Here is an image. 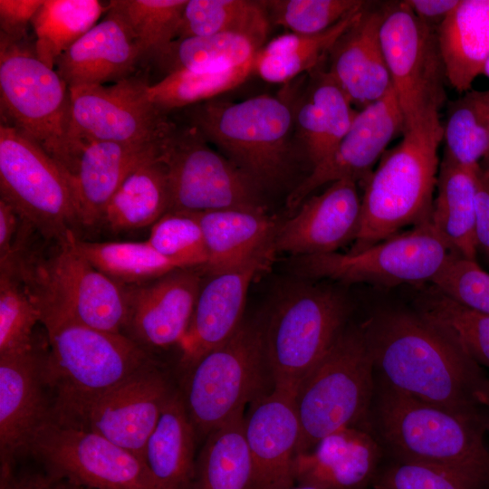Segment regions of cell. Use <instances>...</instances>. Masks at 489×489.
Here are the masks:
<instances>
[{
  "instance_id": "28",
  "label": "cell",
  "mask_w": 489,
  "mask_h": 489,
  "mask_svg": "<svg viewBox=\"0 0 489 489\" xmlns=\"http://www.w3.org/2000/svg\"><path fill=\"white\" fill-rule=\"evenodd\" d=\"M196 215L207 251L202 268L206 274L239 268L275 251L278 227L265 211L221 209Z\"/></svg>"
},
{
  "instance_id": "47",
  "label": "cell",
  "mask_w": 489,
  "mask_h": 489,
  "mask_svg": "<svg viewBox=\"0 0 489 489\" xmlns=\"http://www.w3.org/2000/svg\"><path fill=\"white\" fill-rule=\"evenodd\" d=\"M489 485L463 473L427 464L400 461L373 479V489H486Z\"/></svg>"
},
{
  "instance_id": "18",
  "label": "cell",
  "mask_w": 489,
  "mask_h": 489,
  "mask_svg": "<svg viewBox=\"0 0 489 489\" xmlns=\"http://www.w3.org/2000/svg\"><path fill=\"white\" fill-rule=\"evenodd\" d=\"M404 119L393 88L380 100L359 110L333 150L290 194V209L317 188L342 179L362 184L375 168L390 141L403 135Z\"/></svg>"
},
{
  "instance_id": "5",
  "label": "cell",
  "mask_w": 489,
  "mask_h": 489,
  "mask_svg": "<svg viewBox=\"0 0 489 489\" xmlns=\"http://www.w3.org/2000/svg\"><path fill=\"white\" fill-rule=\"evenodd\" d=\"M374 373L363 325L345 327L295 392L301 426L296 454L311 450L340 428L369 429Z\"/></svg>"
},
{
  "instance_id": "29",
  "label": "cell",
  "mask_w": 489,
  "mask_h": 489,
  "mask_svg": "<svg viewBox=\"0 0 489 489\" xmlns=\"http://www.w3.org/2000/svg\"><path fill=\"white\" fill-rule=\"evenodd\" d=\"M311 76L307 90L292 110L294 124L313 168L333 150L358 110L327 69L318 66Z\"/></svg>"
},
{
  "instance_id": "12",
  "label": "cell",
  "mask_w": 489,
  "mask_h": 489,
  "mask_svg": "<svg viewBox=\"0 0 489 489\" xmlns=\"http://www.w3.org/2000/svg\"><path fill=\"white\" fill-rule=\"evenodd\" d=\"M158 155L168 174V212L265 211L259 187L211 149L195 127L179 129L172 124L161 139Z\"/></svg>"
},
{
  "instance_id": "56",
  "label": "cell",
  "mask_w": 489,
  "mask_h": 489,
  "mask_svg": "<svg viewBox=\"0 0 489 489\" xmlns=\"http://www.w3.org/2000/svg\"><path fill=\"white\" fill-rule=\"evenodd\" d=\"M482 74L485 75L489 79V58L485 62Z\"/></svg>"
},
{
  "instance_id": "16",
  "label": "cell",
  "mask_w": 489,
  "mask_h": 489,
  "mask_svg": "<svg viewBox=\"0 0 489 489\" xmlns=\"http://www.w3.org/2000/svg\"><path fill=\"white\" fill-rule=\"evenodd\" d=\"M149 83L128 77L112 85L70 88L72 135L89 140L159 144L173 123L150 101Z\"/></svg>"
},
{
  "instance_id": "43",
  "label": "cell",
  "mask_w": 489,
  "mask_h": 489,
  "mask_svg": "<svg viewBox=\"0 0 489 489\" xmlns=\"http://www.w3.org/2000/svg\"><path fill=\"white\" fill-rule=\"evenodd\" d=\"M455 340L480 366L489 369V314L465 307L437 290L418 312Z\"/></svg>"
},
{
  "instance_id": "20",
  "label": "cell",
  "mask_w": 489,
  "mask_h": 489,
  "mask_svg": "<svg viewBox=\"0 0 489 489\" xmlns=\"http://www.w3.org/2000/svg\"><path fill=\"white\" fill-rule=\"evenodd\" d=\"M45 353L34 344L26 351L0 356L1 479L14 471L32 436L51 418L43 371Z\"/></svg>"
},
{
  "instance_id": "8",
  "label": "cell",
  "mask_w": 489,
  "mask_h": 489,
  "mask_svg": "<svg viewBox=\"0 0 489 489\" xmlns=\"http://www.w3.org/2000/svg\"><path fill=\"white\" fill-rule=\"evenodd\" d=\"M189 119L258 187L284 174L294 117L283 98L262 94L236 102L215 98L191 106Z\"/></svg>"
},
{
  "instance_id": "14",
  "label": "cell",
  "mask_w": 489,
  "mask_h": 489,
  "mask_svg": "<svg viewBox=\"0 0 489 489\" xmlns=\"http://www.w3.org/2000/svg\"><path fill=\"white\" fill-rule=\"evenodd\" d=\"M24 455L39 460L45 472L87 489H158L141 457L87 428L51 418Z\"/></svg>"
},
{
  "instance_id": "7",
  "label": "cell",
  "mask_w": 489,
  "mask_h": 489,
  "mask_svg": "<svg viewBox=\"0 0 489 489\" xmlns=\"http://www.w3.org/2000/svg\"><path fill=\"white\" fill-rule=\"evenodd\" d=\"M178 388L197 443L269 391L262 323L244 321L226 341L209 350L181 375Z\"/></svg>"
},
{
  "instance_id": "55",
  "label": "cell",
  "mask_w": 489,
  "mask_h": 489,
  "mask_svg": "<svg viewBox=\"0 0 489 489\" xmlns=\"http://www.w3.org/2000/svg\"><path fill=\"white\" fill-rule=\"evenodd\" d=\"M285 489H321V488L314 487V486H312V485L294 484L293 485H292V486H290L288 488H285Z\"/></svg>"
},
{
  "instance_id": "34",
  "label": "cell",
  "mask_w": 489,
  "mask_h": 489,
  "mask_svg": "<svg viewBox=\"0 0 489 489\" xmlns=\"http://www.w3.org/2000/svg\"><path fill=\"white\" fill-rule=\"evenodd\" d=\"M363 7L323 33H287L273 38L256 53L254 73L271 83H286L296 76L311 72L328 56L336 41L356 21Z\"/></svg>"
},
{
  "instance_id": "22",
  "label": "cell",
  "mask_w": 489,
  "mask_h": 489,
  "mask_svg": "<svg viewBox=\"0 0 489 489\" xmlns=\"http://www.w3.org/2000/svg\"><path fill=\"white\" fill-rule=\"evenodd\" d=\"M294 393L273 388L249 404L244 430L253 462L252 489H285L295 484L293 460L301 434Z\"/></svg>"
},
{
  "instance_id": "44",
  "label": "cell",
  "mask_w": 489,
  "mask_h": 489,
  "mask_svg": "<svg viewBox=\"0 0 489 489\" xmlns=\"http://www.w3.org/2000/svg\"><path fill=\"white\" fill-rule=\"evenodd\" d=\"M37 322L41 323V311L28 286L0 273V356L32 349Z\"/></svg>"
},
{
  "instance_id": "40",
  "label": "cell",
  "mask_w": 489,
  "mask_h": 489,
  "mask_svg": "<svg viewBox=\"0 0 489 489\" xmlns=\"http://www.w3.org/2000/svg\"><path fill=\"white\" fill-rule=\"evenodd\" d=\"M442 123L444 155L456 164L476 168L489 142V89L469 90L449 102Z\"/></svg>"
},
{
  "instance_id": "49",
  "label": "cell",
  "mask_w": 489,
  "mask_h": 489,
  "mask_svg": "<svg viewBox=\"0 0 489 489\" xmlns=\"http://www.w3.org/2000/svg\"><path fill=\"white\" fill-rule=\"evenodd\" d=\"M43 0H0L1 35L22 42Z\"/></svg>"
},
{
  "instance_id": "1",
  "label": "cell",
  "mask_w": 489,
  "mask_h": 489,
  "mask_svg": "<svg viewBox=\"0 0 489 489\" xmlns=\"http://www.w3.org/2000/svg\"><path fill=\"white\" fill-rule=\"evenodd\" d=\"M363 328L380 384L455 413H486L489 379L455 340L419 313L383 312Z\"/></svg>"
},
{
  "instance_id": "4",
  "label": "cell",
  "mask_w": 489,
  "mask_h": 489,
  "mask_svg": "<svg viewBox=\"0 0 489 489\" xmlns=\"http://www.w3.org/2000/svg\"><path fill=\"white\" fill-rule=\"evenodd\" d=\"M442 123L408 129L361 184L360 225L350 252L431 220Z\"/></svg>"
},
{
  "instance_id": "15",
  "label": "cell",
  "mask_w": 489,
  "mask_h": 489,
  "mask_svg": "<svg viewBox=\"0 0 489 489\" xmlns=\"http://www.w3.org/2000/svg\"><path fill=\"white\" fill-rule=\"evenodd\" d=\"M66 240L36 268L27 286L38 304L89 327L123 333L128 321L125 286L94 267Z\"/></svg>"
},
{
  "instance_id": "39",
  "label": "cell",
  "mask_w": 489,
  "mask_h": 489,
  "mask_svg": "<svg viewBox=\"0 0 489 489\" xmlns=\"http://www.w3.org/2000/svg\"><path fill=\"white\" fill-rule=\"evenodd\" d=\"M75 249L116 283H144L181 269L144 242H88L72 237Z\"/></svg>"
},
{
  "instance_id": "10",
  "label": "cell",
  "mask_w": 489,
  "mask_h": 489,
  "mask_svg": "<svg viewBox=\"0 0 489 489\" xmlns=\"http://www.w3.org/2000/svg\"><path fill=\"white\" fill-rule=\"evenodd\" d=\"M72 177L36 142L0 126V195L46 240L61 243L82 225Z\"/></svg>"
},
{
  "instance_id": "31",
  "label": "cell",
  "mask_w": 489,
  "mask_h": 489,
  "mask_svg": "<svg viewBox=\"0 0 489 489\" xmlns=\"http://www.w3.org/2000/svg\"><path fill=\"white\" fill-rule=\"evenodd\" d=\"M436 35L447 82L469 91L489 58V0H460Z\"/></svg>"
},
{
  "instance_id": "41",
  "label": "cell",
  "mask_w": 489,
  "mask_h": 489,
  "mask_svg": "<svg viewBox=\"0 0 489 489\" xmlns=\"http://www.w3.org/2000/svg\"><path fill=\"white\" fill-rule=\"evenodd\" d=\"M254 60L222 72L178 70L149 84L150 101L161 111L193 106L215 98L244 83L254 73Z\"/></svg>"
},
{
  "instance_id": "11",
  "label": "cell",
  "mask_w": 489,
  "mask_h": 489,
  "mask_svg": "<svg viewBox=\"0 0 489 489\" xmlns=\"http://www.w3.org/2000/svg\"><path fill=\"white\" fill-rule=\"evenodd\" d=\"M382 9L380 42L404 131L441 124L447 80L436 29L417 18L405 1Z\"/></svg>"
},
{
  "instance_id": "46",
  "label": "cell",
  "mask_w": 489,
  "mask_h": 489,
  "mask_svg": "<svg viewBox=\"0 0 489 489\" xmlns=\"http://www.w3.org/2000/svg\"><path fill=\"white\" fill-rule=\"evenodd\" d=\"M275 24L300 34L323 33L366 4L360 0L263 1Z\"/></svg>"
},
{
  "instance_id": "38",
  "label": "cell",
  "mask_w": 489,
  "mask_h": 489,
  "mask_svg": "<svg viewBox=\"0 0 489 489\" xmlns=\"http://www.w3.org/2000/svg\"><path fill=\"white\" fill-rule=\"evenodd\" d=\"M268 31L269 14L263 1L187 0L177 39L238 33L264 43Z\"/></svg>"
},
{
  "instance_id": "3",
  "label": "cell",
  "mask_w": 489,
  "mask_h": 489,
  "mask_svg": "<svg viewBox=\"0 0 489 489\" xmlns=\"http://www.w3.org/2000/svg\"><path fill=\"white\" fill-rule=\"evenodd\" d=\"M369 419L397 460L449 468L489 485L487 413H455L379 384Z\"/></svg>"
},
{
  "instance_id": "26",
  "label": "cell",
  "mask_w": 489,
  "mask_h": 489,
  "mask_svg": "<svg viewBox=\"0 0 489 489\" xmlns=\"http://www.w3.org/2000/svg\"><path fill=\"white\" fill-rule=\"evenodd\" d=\"M142 57L123 20L111 9L56 61L54 69L69 88L101 85L129 77Z\"/></svg>"
},
{
  "instance_id": "13",
  "label": "cell",
  "mask_w": 489,
  "mask_h": 489,
  "mask_svg": "<svg viewBox=\"0 0 489 489\" xmlns=\"http://www.w3.org/2000/svg\"><path fill=\"white\" fill-rule=\"evenodd\" d=\"M451 253L427 222L358 252L301 256L297 265L311 277L393 287L432 283Z\"/></svg>"
},
{
  "instance_id": "54",
  "label": "cell",
  "mask_w": 489,
  "mask_h": 489,
  "mask_svg": "<svg viewBox=\"0 0 489 489\" xmlns=\"http://www.w3.org/2000/svg\"><path fill=\"white\" fill-rule=\"evenodd\" d=\"M480 166L485 170L489 171V142H488V149H487L486 154L484 159L482 160Z\"/></svg>"
},
{
  "instance_id": "27",
  "label": "cell",
  "mask_w": 489,
  "mask_h": 489,
  "mask_svg": "<svg viewBox=\"0 0 489 489\" xmlns=\"http://www.w3.org/2000/svg\"><path fill=\"white\" fill-rule=\"evenodd\" d=\"M159 144L102 140L82 143L78 169L72 178L82 225H98L104 208L122 182L139 166L158 154Z\"/></svg>"
},
{
  "instance_id": "23",
  "label": "cell",
  "mask_w": 489,
  "mask_h": 489,
  "mask_svg": "<svg viewBox=\"0 0 489 489\" xmlns=\"http://www.w3.org/2000/svg\"><path fill=\"white\" fill-rule=\"evenodd\" d=\"M358 183L342 179L306 198L296 214L277 229L275 251L313 255L337 252L355 241L360 225Z\"/></svg>"
},
{
  "instance_id": "42",
  "label": "cell",
  "mask_w": 489,
  "mask_h": 489,
  "mask_svg": "<svg viewBox=\"0 0 489 489\" xmlns=\"http://www.w3.org/2000/svg\"><path fill=\"white\" fill-rule=\"evenodd\" d=\"M187 0H113L110 9L126 24L141 55L153 58L177 38Z\"/></svg>"
},
{
  "instance_id": "52",
  "label": "cell",
  "mask_w": 489,
  "mask_h": 489,
  "mask_svg": "<svg viewBox=\"0 0 489 489\" xmlns=\"http://www.w3.org/2000/svg\"><path fill=\"white\" fill-rule=\"evenodd\" d=\"M405 2L417 18L436 29L457 6L460 0H407Z\"/></svg>"
},
{
  "instance_id": "45",
  "label": "cell",
  "mask_w": 489,
  "mask_h": 489,
  "mask_svg": "<svg viewBox=\"0 0 489 489\" xmlns=\"http://www.w3.org/2000/svg\"><path fill=\"white\" fill-rule=\"evenodd\" d=\"M146 241L181 269H202L207 263L204 235L196 213H166L150 227Z\"/></svg>"
},
{
  "instance_id": "24",
  "label": "cell",
  "mask_w": 489,
  "mask_h": 489,
  "mask_svg": "<svg viewBox=\"0 0 489 489\" xmlns=\"http://www.w3.org/2000/svg\"><path fill=\"white\" fill-rule=\"evenodd\" d=\"M379 440L365 427H347L295 454V484L321 489H362L373 481L380 458Z\"/></svg>"
},
{
  "instance_id": "2",
  "label": "cell",
  "mask_w": 489,
  "mask_h": 489,
  "mask_svg": "<svg viewBox=\"0 0 489 489\" xmlns=\"http://www.w3.org/2000/svg\"><path fill=\"white\" fill-rule=\"evenodd\" d=\"M49 344L43 379L51 419L79 427L92 402L139 369L156 360L123 333L97 330L38 304Z\"/></svg>"
},
{
  "instance_id": "48",
  "label": "cell",
  "mask_w": 489,
  "mask_h": 489,
  "mask_svg": "<svg viewBox=\"0 0 489 489\" xmlns=\"http://www.w3.org/2000/svg\"><path fill=\"white\" fill-rule=\"evenodd\" d=\"M432 283L442 294L472 310L489 314V273L476 261L451 253Z\"/></svg>"
},
{
  "instance_id": "50",
  "label": "cell",
  "mask_w": 489,
  "mask_h": 489,
  "mask_svg": "<svg viewBox=\"0 0 489 489\" xmlns=\"http://www.w3.org/2000/svg\"><path fill=\"white\" fill-rule=\"evenodd\" d=\"M475 244L489 264V171L481 166L476 170Z\"/></svg>"
},
{
  "instance_id": "6",
  "label": "cell",
  "mask_w": 489,
  "mask_h": 489,
  "mask_svg": "<svg viewBox=\"0 0 489 489\" xmlns=\"http://www.w3.org/2000/svg\"><path fill=\"white\" fill-rule=\"evenodd\" d=\"M1 110L17 128L54 158L72 177L81 150L72 135L70 88L34 49L1 35ZM8 124V123H7Z\"/></svg>"
},
{
  "instance_id": "51",
  "label": "cell",
  "mask_w": 489,
  "mask_h": 489,
  "mask_svg": "<svg viewBox=\"0 0 489 489\" xmlns=\"http://www.w3.org/2000/svg\"><path fill=\"white\" fill-rule=\"evenodd\" d=\"M0 481L1 489H87L45 471L41 473L14 471Z\"/></svg>"
},
{
  "instance_id": "19",
  "label": "cell",
  "mask_w": 489,
  "mask_h": 489,
  "mask_svg": "<svg viewBox=\"0 0 489 489\" xmlns=\"http://www.w3.org/2000/svg\"><path fill=\"white\" fill-rule=\"evenodd\" d=\"M203 273L201 268L177 269L125 286L128 321L124 334L150 353L178 347L192 319Z\"/></svg>"
},
{
  "instance_id": "36",
  "label": "cell",
  "mask_w": 489,
  "mask_h": 489,
  "mask_svg": "<svg viewBox=\"0 0 489 489\" xmlns=\"http://www.w3.org/2000/svg\"><path fill=\"white\" fill-rule=\"evenodd\" d=\"M264 44L238 33L176 39L154 59L168 73L178 70L222 72L254 60Z\"/></svg>"
},
{
  "instance_id": "33",
  "label": "cell",
  "mask_w": 489,
  "mask_h": 489,
  "mask_svg": "<svg viewBox=\"0 0 489 489\" xmlns=\"http://www.w3.org/2000/svg\"><path fill=\"white\" fill-rule=\"evenodd\" d=\"M158 154L126 177L107 204L98 224L110 232H127L151 227L168 212V174Z\"/></svg>"
},
{
  "instance_id": "32",
  "label": "cell",
  "mask_w": 489,
  "mask_h": 489,
  "mask_svg": "<svg viewBox=\"0 0 489 489\" xmlns=\"http://www.w3.org/2000/svg\"><path fill=\"white\" fill-rule=\"evenodd\" d=\"M478 168L462 167L443 154L430 220L452 253L473 261H476L477 257L475 217Z\"/></svg>"
},
{
  "instance_id": "21",
  "label": "cell",
  "mask_w": 489,
  "mask_h": 489,
  "mask_svg": "<svg viewBox=\"0 0 489 489\" xmlns=\"http://www.w3.org/2000/svg\"><path fill=\"white\" fill-rule=\"evenodd\" d=\"M274 251L236 269L207 274L202 282L187 331L178 346L184 373L201 356L231 338L243 323L248 289L270 265Z\"/></svg>"
},
{
  "instance_id": "53",
  "label": "cell",
  "mask_w": 489,
  "mask_h": 489,
  "mask_svg": "<svg viewBox=\"0 0 489 489\" xmlns=\"http://www.w3.org/2000/svg\"><path fill=\"white\" fill-rule=\"evenodd\" d=\"M483 404L486 409V413L488 417V429H489V382L487 384V387L485 388V391L483 397Z\"/></svg>"
},
{
  "instance_id": "9",
  "label": "cell",
  "mask_w": 489,
  "mask_h": 489,
  "mask_svg": "<svg viewBox=\"0 0 489 489\" xmlns=\"http://www.w3.org/2000/svg\"><path fill=\"white\" fill-rule=\"evenodd\" d=\"M348 307L337 292L316 286L289 291L262 324L273 388L295 394L345 328Z\"/></svg>"
},
{
  "instance_id": "37",
  "label": "cell",
  "mask_w": 489,
  "mask_h": 489,
  "mask_svg": "<svg viewBox=\"0 0 489 489\" xmlns=\"http://www.w3.org/2000/svg\"><path fill=\"white\" fill-rule=\"evenodd\" d=\"M108 10L109 4L98 0H43L31 24L37 58L54 68L57 59Z\"/></svg>"
},
{
  "instance_id": "30",
  "label": "cell",
  "mask_w": 489,
  "mask_h": 489,
  "mask_svg": "<svg viewBox=\"0 0 489 489\" xmlns=\"http://www.w3.org/2000/svg\"><path fill=\"white\" fill-rule=\"evenodd\" d=\"M197 445L177 385L143 452L158 489H197Z\"/></svg>"
},
{
  "instance_id": "35",
  "label": "cell",
  "mask_w": 489,
  "mask_h": 489,
  "mask_svg": "<svg viewBox=\"0 0 489 489\" xmlns=\"http://www.w3.org/2000/svg\"><path fill=\"white\" fill-rule=\"evenodd\" d=\"M241 410L212 431L197 455V489H252L254 469Z\"/></svg>"
},
{
  "instance_id": "17",
  "label": "cell",
  "mask_w": 489,
  "mask_h": 489,
  "mask_svg": "<svg viewBox=\"0 0 489 489\" xmlns=\"http://www.w3.org/2000/svg\"><path fill=\"white\" fill-rule=\"evenodd\" d=\"M177 388L169 371L156 360L97 398L79 427L143 459L145 446Z\"/></svg>"
},
{
  "instance_id": "25",
  "label": "cell",
  "mask_w": 489,
  "mask_h": 489,
  "mask_svg": "<svg viewBox=\"0 0 489 489\" xmlns=\"http://www.w3.org/2000/svg\"><path fill=\"white\" fill-rule=\"evenodd\" d=\"M382 17V8H367L366 4L328 54L327 70L360 110L380 100L392 89L380 42Z\"/></svg>"
}]
</instances>
